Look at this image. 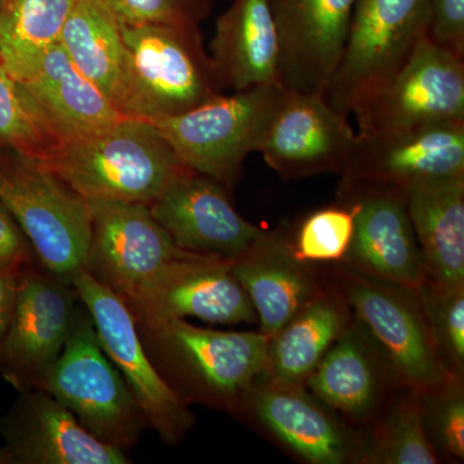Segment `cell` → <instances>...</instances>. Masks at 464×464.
I'll use <instances>...</instances> for the list:
<instances>
[{
  "label": "cell",
  "mask_w": 464,
  "mask_h": 464,
  "mask_svg": "<svg viewBox=\"0 0 464 464\" xmlns=\"http://www.w3.org/2000/svg\"><path fill=\"white\" fill-rule=\"evenodd\" d=\"M38 163L85 200L148 206L177 177L191 170L154 125L134 118L67 134Z\"/></svg>",
  "instance_id": "obj_1"
},
{
  "label": "cell",
  "mask_w": 464,
  "mask_h": 464,
  "mask_svg": "<svg viewBox=\"0 0 464 464\" xmlns=\"http://www.w3.org/2000/svg\"><path fill=\"white\" fill-rule=\"evenodd\" d=\"M137 328L159 374L186 402L237 408L265 373L270 338L264 333L216 331L185 320Z\"/></svg>",
  "instance_id": "obj_2"
},
{
  "label": "cell",
  "mask_w": 464,
  "mask_h": 464,
  "mask_svg": "<svg viewBox=\"0 0 464 464\" xmlns=\"http://www.w3.org/2000/svg\"><path fill=\"white\" fill-rule=\"evenodd\" d=\"M125 50L127 118L152 121L182 114L215 99L219 87L199 27L121 25Z\"/></svg>",
  "instance_id": "obj_3"
},
{
  "label": "cell",
  "mask_w": 464,
  "mask_h": 464,
  "mask_svg": "<svg viewBox=\"0 0 464 464\" xmlns=\"http://www.w3.org/2000/svg\"><path fill=\"white\" fill-rule=\"evenodd\" d=\"M288 91L265 84L219 94L182 114L150 121L192 172L231 188L257 152Z\"/></svg>",
  "instance_id": "obj_4"
},
{
  "label": "cell",
  "mask_w": 464,
  "mask_h": 464,
  "mask_svg": "<svg viewBox=\"0 0 464 464\" xmlns=\"http://www.w3.org/2000/svg\"><path fill=\"white\" fill-rule=\"evenodd\" d=\"M0 203L16 219L42 267L66 280L84 268L90 208L53 173L14 150L0 154Z\"/></svg>",
  "instance_id": "obj_5"
},
{
  "label": "cell",
  "mask_w": 464,
  "mask_h": 464,
  "mask_svg": "<svg viewBox=\"0 0 464 464\" xmlns=\"http://www.w3.org/2000/svg\"><path fill=\"white\" fill-rule=\"evenodd\" d=\"M43 391L69 409L91 435L121 450L133 447L149 426L123 377L101 346L90 311L82 302Z\"/></svg>",
  "instance_id": "obj_6"
},
{
  "label": "cell",
  "mask_w": 464,
  "mask_h": 464,
  "mask_svg": "<svg viewBox=\"0 0 464 464\" xmlns=\"http://www.w3.org/2000/svg\"><path fill=\"white\" fill-rule=\"evenodd\" d=\"M431 0H356L340 63L324 99L350 115L360 97L404 65L429 38Z\"/></svg>",
  "instance_id": "obj_7"
},
{
  "label": "cell",
  "mask_w": 464,
  "mask_h": 464,
  "mask_svg": "<svg viewBox=\"0 0 464 464\" xmlns=\"http://www.w3.org/2000/svg\"><path fill=\"white\" fill-rule=\"evenodd\" d=\"M357 134L464 121V60L429 38L398 72L357 100Z\"/></svg>",
  "instance_id": "obj_8"
},
{
  "label": "cell",
  "mask_w": 464,
  "mask_h": 464,
  "mask_svg": "<svg viewBox=\"0 0 464 464\" xmlns=\"http://www.w3.org/2000/svg\"><path fill=\"white\" fill-rule=\"evenodd\" d=\"M70 282L90 311L101 346L123 377L149 427L167 444L181 441L194 423V415L188 402L164 381L152 364L130 308L84 268L76 271Z\"/></svg>",
  "instance_id": "obj_9"
},
{
  "label": "cell",
  "mask_w": 464,
  "mask_h": 464,
  "mask_svg": "<svg viewBox=\"0 0 464 464\" xmlns=\"http://www.w3.org/2000/svg\"><path fill=\"white\" fill-rule=\"evenodd\" d=\"M79 302L70 280L35 265L24 271L0 343V378L18 392L43 390L65 347Z\"/></svg>",
  "instance_id": "obj_10"
},
{
  "label": "cell",
  "mask_w": 464,
  "mask_h": 464,
  "mask_svg": "<svg viewBox=\"0 0 464 464\" xmlns=\"http://www.w3.org/2000/svg\"><path fill=\"white\" fill-rule=\"evenodd\" d=\"M91 244L84 270L124 302L174 262L195 255L174 244L148 204L87 200Z\"/></svg>",
  "instance_id": "obj_11"
},
{
  "label": "cell",
  "mask_w": 464,
  "mask_h": 464,
  "mask_svg": "<svg viewBox=\"0 0 464 464\" xmlns=\"http://www.w3.org/2000/svg\"><path fill=\"white\" fill-rule=\"evenodd\" d=\"M343 288L360 322L411 390L424 392L458 378L436 353L417 292L356 273H347Z\"/></svg>",
  "instance_id": "obj_12"
},
{
  "label": "cell",
  "mask_w": 464,
  "mask_h": 464,
  "mask_svg": "<svg viewBox=\"0 0 464 464\" xmlns=\"http://www.w3.org/2000/svg\"><path fill=\"white\" fill-rule=\"evenodd\" d=\"M342 173L351 198L375 191L404 195L411 183L462 174L464 121L357 134L353 158Z\"/></svg>",
  "instance_id": "obj_13"
},
{
  "label": "cell",
  "mask_w": 464,
  "mask_h": 464,
  "mask_svg": "<svg viewBox=\"0 0 464 464\" xmlns=\"http://www.w3.org/2000/svg\"><path fill=\"white\" fill-rule=\"evenodd\" d=\"M231 265L228 259L192 255L167 266L125 304L137 324L186 317L224 325L255 323L257 314Z\"/></svg>",
  "instance_id": "obj_14"
},
{
  "label": "cell",
  "mask_w": 464,
  "mask_h": 464,
  "mask_svg": "<svg viewBox=\"0 0 464 464\" xmlns=\"http://www.w3.org/2000/svg\"><path fill=\"white\" fill-rule=\"evenodd\" d=\"M149 208L174 244L195 255L235 261L266 234L235 210L221 185L192 170L177 177Z\"/></svg>",
  "instance_id": "obj_15"
},
{
  "label": "cell",
  "mask_w": 464,
  "mask_h": 464,
  "mask_svg": "<svg viewBox=\"0 0 464 464\" xmlns=\"http://www.w3.org/2000/svg\"><path fill=\"white\" fill-rule=\"evenodd\" d=\"M356 140L348 115L333 109L322 94L288 92L257 152L286 179L342 173Z\"/></svg>",
  "instance_id": "obj_16"
},
{
  "label": "cell",
  "mask_w": 464,
  "mask_h": 464,
  "mask_svg": "<svg viewBox=\"0 0 464 464\" xmlns=\"http://www.w3.org/2000/svg\"><path fill=\"white\" fill-rule=\"evenodd\" d=\"M356 0H268L279 44V83L322 94L340 63Z\"/></svg>",
  "instance_id": "obj_17"
},
{
  "label": "cell",
  "mask_w": 464,
  "mask_h": 464,
  "mask_svg": "<svg viewBox=\"0 0 464 464\" xmlns=\"http://www.w3.org/2000/svg\"><path fill=\"white\" fill-rule=\"evenodd\" d=\"M14 464H125L121 449L91 435L74 414L43 390L18 392L0 420Z\"/></svg>",
  "instance_id": "obj_18"
},
{
  "label": "cell",
  "mask_w": 464,
  "mask_h": 464,
  "mask_svg": "<svg viewBox=\"0 0 464 464\" xmlns=\"http://www.w3.org/2000/svg\"><path fill=\"white\" fill-rule=\"evenodd\" d=\"M355 230L348 257L369 276L418 292L429 279L404 195L375 191L353 197Z\"/></svg>",
  "instance_id": "obj_19"
},
{
  "label": "cell",
  "mask_w": 464,
  "mask_h": 464,
  "mask_svg": "<svg viewBox=\"0 0 464 464\" xmlns=\"http://www.w3.org/2000/svg\"><path fill=\"white\" fill-rule=\"evenodd\" d=\"M404 200L427 276L444 288L464 286V173L411 183Z\"/></svg>",
  "instance_id": "obj_20"
},
{
  "label": "cell",
  "mask_w": 464,
  "mask_h": 464,
  "mask_svg": "<svg viewBox=\"0 0 464 464\" xmlns=\"http://www.w3.org/2000/svg\"><path fill=\"white\" fill-rule=\"evenodd\" d=\"M210 60L222 91L279 83V44L268 0H231L218 17Z\"/></svg>",
  "instance_id": "obj_21"
},
{
  "label": "cell",
  "mask_w": 464,
  "mask_h": 464,
  "mask_svg": "<svg viewBox=\"0 0 464 464\" xmlns=\"http://www.w3.org/2000/svg\"><path fill=\"white\" fill-rule=\"evenodd\" d=\"M258 381L243 402L286 448L313 464H342L350 459L353 449L346 433L304 392V386L268 381L261 386Z\"/></svg>",
  "instance_id": "obj_22"
},
{
  "label": "cell",
  "mask_w": 464,
  "mask_h": 464,
  "mask_svg": "<svg viewBox=\"0 0 464 464\" xmlns=\"http://www.w3.org/2000/svg\"><path fill=\"white\" fill-rule=\"evenodd\" d=\"M18 82L63 137L92 132L127 118L76 69L58 43L43 52Z\"/></svg>",
  "instance_id": "obj_23"
},
{
  "label": "cell",
  "mask_w": 464,
  "mask_h": 464,
  "mask_svg": "<svg viewBox=\"0 0 464 464\" xmlns=\"http://www.w3.org/2000/svg\"><path fill=\"white\" fill-rule=\"evenodd\" d=\"M231 270L270 340L315 295L313 277L276 234L266 232L255 248L232 261Z\"/></svg>",
  "instance_id": "obj_24"
},
{
  "label": "cell",
  "mask_w": 464,
  "mask_h": 464,
  "mask_svg": "<svg viewBox=\"0 0 464 464\" xmlns=\"http://www.w3.org/2000/svg\"><path fill=\"white\" fill-rule=\"evenodd\" d=\"M58 44L76 69L121 110L125 50L121 24L101 0H76Z\"/></svg>",
  "instance_id": "obj_25"
},
{
  "label": "cell",
  "mask_w": 464,
  "mask_h": 464,
  "mask_svg": "<svg viewBox=\"0 0 464 464\" xmlns=\"http://www.w3.org/2000/svg\"><path fill=\"white\" fill-rule=\"evenodd\" d=\"M340 302L314 295L285 326L271 338L266 360V381L304 386L326 351L346 331Z\"/></svg>",
  "instance_id": "obj_26"
},
{
  "label": "cell",
  "mask_w": 464,
  "mask_h": 464,
  "mask_svg": "<svg viewBox=\"0 0 464 464\" xmlns=\"http://www.w3.org/2000/svg\"><path fill=\"white\" fill-rule=\"evenodd\" d=\"M304 383L324 404L353 418L371 413L380 393L373 360L353 329L342 333Z\"/></svg>",
  "instance_id": "obj_27"
},
{
  "label": "cell",
  "mask_w": 464,
  "mask_h": 464,
  "mask_svg": "<svg viewBox=\"0 0 464 464\" xmlns=\"http://www.w3.org/2000/svg\"><path fill=\"white\" fill-rule=\"evenodd\" d=\"M76 0H7L0 9V60L20 79L36 58L60 42Z\"/></svg>",
  "instance_id": "obj_28"
},
{
  "label": "cell",
  "mask_w": 464,
  "mask_h": 464,
  "mask_svg": "<svg viewBox=\"0 0 464 464\" xmlns=\"http://www.w3.org/2000/svg\"><path fill=\"white\" fill-rule=\"evenodd\" d=\"M61 139L56 125L0 60V146L41 161Z\"/></svg>",
  "instance_id": "obj_29"
},
{
  "label": "cell",
  "mask_w": 464,
  "mask_h": 464,
  "mask_svg": "<svg viewBox=\"0 0 464 464\" xmlns=\"http://www.w3.org/2000/svg\"><path fill=\"white\" fill-rule=\"evenodd\" d=\"M366 463L435 464V447L423 422L420 393L400 400L375 431L373 441L364 456Z\"/></svg>",
  "instance_id": "obj_30"
},
{
  "label": "cell",
  "mask_w": 464,
  "mask_h": 464,
  "mask_svg": "<svg viewBox=\"0 0 464 464\" xmlns=\"http://www.w3.org/2000/svg\"><path fill=\"white\" fill-rule=\"evenodd\" d=\"M417 293L436 353L445 368L459 377L464 365V286L444 288L427 279Z\"/></svg>",
  "instance_id": "obj_31"
},
{
  "label": "cell",
  "mask_w": 464,
  "mask_h": 464,
  "mask_svg": "<svg viewBox=\"0 0 464 464\" xmlns=\"http://www.w3.org/2000/svg\"><path fill=\"white\" fill-rule=\"evenodd\" d=\"M355 230V208L337 206L311 213L299 226L293 256L302 262H333L347 257Z\"/></svg>",
  "instance_id": "obj_32"
},
{
  "label": "cell",
  "mask_w": 464,
  "mask_h": 464,
  "mask_svg": "<svg viewBox=\"0 0 464 464\" xmlns=\"http://www.w3.org/2000/svg\"><path fill=\"white\" fill-rule=\"evenodd\" d=\"M420 393L424 427L433 444L464 458V398L458 378Z\"/></svg>",
  "instance_id": "obj_33"
},
{
  "label": "cell",
  "mask_w": 464,
  "mask_h": 464,
  "mask_svg": "<svg viewBox=\"0 0 464 464\" xmlns=\"http://www.w3.org/2000/svg\"><path fill=\"white\" fill-rule=\"evenodd\" d=\"M121 25L199 27L213 0H101Z\"/></svg>",
  "instance_id": "obj_34"
},
{
  "label": "cell",
  "mask_w": 464,
  "mask_h": 464,
  "mask_svg": "<svg viewBox=\"0 0 464 464\" xmlns=\"http://www.w3.org/2000/svg\"><path fill=\"white\" fill-rule=\"evenodd\" d=\"M429 39L464 60V0H431Z\"/></svg>",
  "instance_id": "obj_35"
},
{
  "label": "cell",
  "mask_w": 464,
  "mask_h": 464,
  "mask_svg": "<svg viewBox=\"0 0 464 464\" xmlns=\"http://www.w3.org/2000/svg\"><path fill=\"white\" fill-rule=\"evenodd\" d=\"M38 261L16 219L0 203V270L25 271Z\"/></svg>",
  "instance_id": "obj_36"
},
{
  "label": "cell",
  "mask_w": 464,
  "mask_h": 464,
  "mask_svg": "<svg viewBox=\"0 0 464 464\" xmlns=\"http://www.w3.org/2000/svg\"><path fill=\"white\" fill-rule=\"evenodd\" d=\"M23 274L24 271L0 270V343L14 315L18 285Z\"/></svg>",
  "instance_id": "obj_37"
},
{
  "label": "cell",
  "mask_w": 464,
  "mask_h": 464,
  "mask_svg": "<svg viewBox=\"0 0 464 464\" xmlns=\"http://www.w3.org/2000/svg\"><path fill=\"white\" fill-rule=\"evenodd\" d=\"M0 464H14L11 454L8 453L5 447L0 448Z\"/></svg>",
  "instance_id": "obj_38"
},
{
  "label": "cell",
  "mask_w": 464,
  "mask_h": 464,
  "mask_svg": "<svg viewBox=\"0 0 464 464\" xmlns=\"http://www.w3.org/2000/svg\"><path fill=\"white\" fill-rule=\"evenodd\" d=\"M5 2H7V0H0V9L3 8V5H5Z\"/></svg>",
  "instance_id": "obj_39"
}]
</instances>
